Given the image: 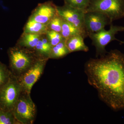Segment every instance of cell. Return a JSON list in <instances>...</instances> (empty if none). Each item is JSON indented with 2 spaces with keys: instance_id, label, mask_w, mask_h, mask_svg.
I'll return each mask as SVG.
<instances>
[{
  "instance_id": "cell-6",
  "label": "cell",
  "mask_w": 124,
  "mask_h": 124,
  "mask_svg": "<svg viewBox=\"0 0 124 124\" xmlns=\"http://www.w3.org/2000/svg\"><path fill=\"white\" fill-rule=\"evenodd\" d=\"M8 54L12 73L24 72L35 62L32 56L27 50L17 46L10 48Z\"/></svg>"
},
{
  "instance_id": "cell-9",
  "label": "cell",
  "mask_w": 124,
  "mask_h": 124,
  "mask_svg": "<svg viewBox=\"0 0 124 124\" xmlns=\"http://www.w3.org/2000/svg\"><path fill=\"white\" fill-rule=\"evenodd\" d=\"M85 25L87 33H95L112 23L103 14L95 11H85Z\"/></svg>"
},
{
  "instance_id": "cell-4",
  "label": "cell",
  "mask_w": 124,
  "mask_h": 124,
  "mask_svg": "<svg viewBox=\"0 0 124 124\" xmlns=\"http://www.w3.org/2000/svg\"><path fill=\"white\" fill-rule=\"evenodd\" d=\"M23 92L20 94L13 112L19 124H32L35 118L36 106L31 99L30 93L24 90Z\"/></svg>"
},
{
  "instance_id": "cell-13",
  "label": "cell",
  "mask_w": 124,
  "mask_h": 124,
  "mask_svg": "<svg viewBox=\"0 0 124 124\" xmlns=\"http://www.w3.org/2000/svg\"><path fill=\"white\" fill-rule=\"evenodd\" d=\"M48 30V24L29 19L24 26L23 32L42 35L45 34Z\"/></svg>"
},
{
  "instance_id": "cell-22",
  "label": "cell",
  "mask_w": 124,
  "mask_h": 124,
  "mask_svg": "<svg viewBox=\"0 0 124 124\" xmlns=\"http://www.w3.org/2000/svg\"><path fill=\"white\" fill-rule=\"evenodd\" d=\"M118 41H119V42H120V44H124V41H120L119 40Z\"/></svg>"
},
{
  "instance_id": "cell-17",
  "label": "cell",
  "mask_w": 124,
  "mask_h": 124,
  "mask_svg": "<svg viewBox=\"0 0 124 124\" xmlns=\"http://www.w3.org/2000/svg\"><path fill=\"white\" fill-rule=\"evenodd\" d=\"M13 111L0 109V124H18Z\"/></svg>"
},
{
  "instance_id": "cell-5",
  "label": "cell",
  "mask_w": 124,
  "mask_h": 124,
  "mask_svg": "<svg viewBox=\"0 0 124 124\" xmlns=\"http://www.w3.org/2000/svg\"><path fill=\"white\" fill-rule=\"evenodd\" d=\"M124 31V27L115 26L111 23L108 31L103 29L95 33H88V36L92 40L93 44L96 49V57L106 55L107 53L105 49L106 46L112 41L119 40L116 38L115 35L119 32Z\"/></svg>"
},
{
  "instance_id": "cell-19",
  "label": "cell",
  "mask_w": 124,
  "mask_h": 124,
  "mask_svg": "<svg viewBox=\"0 0 124 124\" xmlns=\"http://www.w3.org/2000/svg\"><path fill=\"white\" fill-rule=\"evenodd\" d=\"M11 74V71L5 64L0 62V89L7 82Z\"/></svg>"
},
{
  "instance_id": "cell-18",
  "label": "cell",
  "mask_w": 124,
  "mask_h": 124,
  "mask_svg": "<svg viewBox=\"0 0 124 124\" xmlns=\"http://www.w3.org/2000/svg\"><path fill=\"white\" fill-rule=\"evenodd\" d=\"M45 35L52 47L65 40L61 33L52 30H48Z\"/></svg>"
},
{
  "instance_id": "cell-15",
  "label": "cell",
  "mask_w": 124,
  "mask_h": 124,
  "mask_svg": "<svg viewBox=\"0 0 124 124\" xmlns=\"http://www.w3.org/2000/svg\"><path fill=\"white\" fill-rule=\"evenodd\" d=\"M52 48L46 35L44 34L41 36L35 49L40 55L49 58Z\"/></svg>"
},
{
  "instance_id": "cell-20",
  "label": "cell",
  "mask_w": 124,
  "mask_h": 124,
  "mask_svg": "<svg viewBox=\"0 0 124 124\" xmlns=\"http://www.w3.org/2000/svg\"><path fill=\"white\" fill-rule=\"evenodd\" d=\"M65 5L76 8L85 10L88 6L90 0H64Z\"/></svg>"
},
{
  "instance_id": "cell-10",
  "label": "cell",
  "mask_w": 124,
  "mask_h": 124,
  "mask_svg": "<svg viewBox=\"0 0 124 124\" xmlns=\"http://www.w3.org/2000/svg\"><path fill=\"white\" fill-rule=\"evenodd\" d=\"M58 14L57 6L52 2H47L38 5L32 12L29 19L48 24L50 20Z\"/></svg>"
},
{
  "instance_id": "cell-8",
  "label": "cell",
  "mask_w": 124,
  "mask_h": 124,
  "mask_svg": "<svg viewBox=\"0 0 124 124\" xmlns=\"http://www.w3.org/2000/svg\"><path fill=\"white\" fill-rule=\"evenodd\" d=\"M58 14L62 18L76 27L87 36L88 33L85 25L84 10L76 8L65 5L57 6Z\"/></svg>"
},
{
  "instance_id": "cell-21",
  "label": "cell",
  "mask_w": 124,
  "mask_h": 124,
  "mask_svg": "<svg viewBox=\"0 0 124 124\" xmlns=\"http://www.w3.org/2000/svg\"><path fill=\"white\" fill-rule=\"evenodd\" d=\"M63 19L58 14L54 17L48 23L49 30L61 32Z\"/></svg>"
},
{
  "instance_id": "cell-11",
  "label": "cell",
  "mask_w": 124,
  "mask_h": 124,
  "mask_svg": "<svg viewBox=\"0 0 124 124\" xmlns=\"http://www.w3.org/2000/svg\"><path fill=\"white\" fill-rule=\"evenodd\" d=\"M84 38L80 35L73 36L65 40L66 45L70 53L76 51L87 52L89 48L85 44Z\"/></svg>"
},
{
  "instance_id": "cell-16",
  "label": "cell",
  "mask_w": 124,
  "mask_h": 124,
  "mask_svg": "<svg viewBox=\"0 0 124 124\" xmlns=\"http://www.w3.org/2000/svg\"><path fill=\"white\" fill-rule=\"evenodd\" d=\"M70 53L65 43V40L53 46L49 58L58 59L63 57Z\"/></svg>"
},
{
  "instance_id": "cell-2",
  "label": "cell",
  "mask_w": 124,
  "mask_h": 124,
  "mask_svg": "<svg viewBox=\"0 0 124 124\" xmlns=\"http://www.w3.org/2000/svg\"><path fill=\"white\" fill-rule=\"evenodd\" d=\"M84 11L101 13L112 23L124 18V0H90Z\"/></svg>"
},
{
  "instance_id": "cell-12",
  "label": "cell",
  "mask_w": 124,
  "mask_h": 124,
  "mask_svg": "<svg viewBox=\"0 0 124 124\" xmlns=\"http://www.w3.org/2000/svg\"><path fill=\"white\" fill-rule=\"evenodd\" d=\"M61 34L65 40L73 36L80 35L85 38L87 37L76 27L63 19Z\"/></svg>"
},
{
  "instance_id": "cell-7",
  "label": "cell",
  "mask_w": 124,
  "mask_h": 124,
  "mask_svg": "<svg viewBox=\"0 0 124 124\" xmlns=\"http://www.w3.org/2000/svg\"><path fill=\"white\" fill-rule=\"evenodd\" d=\"M48 59L44 58L38 59L24 72L20 80H19L23 90L29 93H31L33 85L43 73Z\"/></svg>"
},
{
  "instance_id": "cell-14",
  "label": "cell",
  "mask_w": 124,
  "mask_h": 124,
  "mask_svg": "<svg viewBox=\"0 0 124 124\" xmlns=\"http://www.w3.org/2000/svg\"><path fill=\"white\" fill-rule=\"evenodd\" d=\"M42 35L23 32L19 40V45L24 48L35 49Z\"/></svg>"
},
{
  "instance_id": "cell-1",
  "label": "cell",
  "mask_w": 124,
  "mask_h": 124,
  "mask_svg": "<svg viewBox=\"0 0 124 124\" xmlns=\"http://www.w3.org/2000/svg\"><path fill=\"white\" fill-rule=\"evenodd\" d=\"M88 83L100 99L113 110H124V54L111 50L85 65Z\"/></svg>"
},
{
  "instance_id": "cell-3",
  "label": "cell",
  "mask_w": 124,
  "mask_h": 124,
  "mask_svg": "<svg viewBox=\"0 0 124 124\" xmlns=\"http://www.w3.org/2000/svg\"><path fill=\"white\" fill-rule=\"evenodd\" d=\"M23 90L19 80L12 73L7 82L0 89V109L13 112Z\"/></svg>"
}]
</instances>
